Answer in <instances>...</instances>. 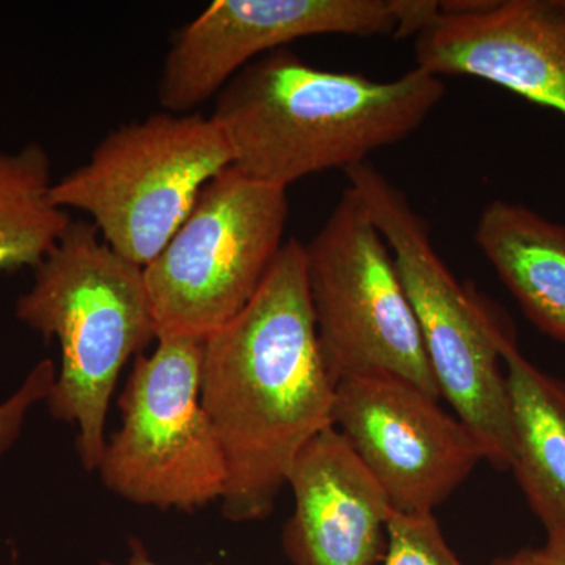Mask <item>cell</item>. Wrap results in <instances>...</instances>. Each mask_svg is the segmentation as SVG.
<instances>
[{
  "mask_svg": "<svg viewBox=\"0 0 565 565\" xmlns=\"http://www.w3.org/2000/svg\"><path fill=\"white\" fill-rule=\"evenodd\" d=\"M334 393L303 244L289 239L247 307L203 343L200 399L225 456V519L273 514L297 457L333 426Z\"/></svg>",
  "mask_w": 565,
  "mask_h": 565,
  "instance_id": "obj_1",
  "label": "cell"
},
{
  "mask_svg": "<svg viewBox=\"0 0 565 565\" xmlns=\"http://www.w3.org/2000/svg\"><path fill=\"white\" fill-rule=\"evenodd\" d=\"M440 77L415 68L393 81L319 68L288 47L236 74L215 96L241 172L288 189L310 174L348 170L412 136L444 99Z\"/></svg>",
  "mask_w": 565,
  "mask_h": 565,
  "instance_id": "obj_2",
  "label": "cell"
},
{
  "mask_svg": "<svg viewBox=\"0 0 565 565\" xmlns=\"http://www.w3.org/2000/svg\"><path fill=\"white\" fill-rule=\"evenodd\" d=\"M14 311L61 345V371L44 404L52 418L79 429L82 465L98 470L122 367L158 340L143 267L111 250L92 222H71Z\"/></svg>",
  "mask_w": 565,
  "mask_h": 565,
  "instance_id": "obj_3",
  "label": "cell"
},
{
  "mask_svg": "<svg viewBox=\"0 0 565 565\" xmlns=\"http://www.w3.org/2000/svg\"><path fill=\"white\" fill-rule=\"evenodd\" d=\"M396 263L440 397L498 470L512 462V405L501 345L514 337L489 302L456 280L435 252L427 222L370 162L345 170Z\"/></svg>",
  "mask_w": 565,
  "mask_h": 565,
  "instance_id": "obj_4",
  "label": "cell"
},
{
  "mask_svg": "<svg viewBox=\"0 0 565 565\" xmlns=\"http://www.w3.org/2000/svg\"><path fill=\"white\" fill-rule=\"evenodd\" d=\"M232 166L212 117L161 111L107 134L84 166L54 182L52 200L88 214L111 250L145 269Z\"/></svg>",
  "mask_w": 565,
  "mask_h": 565,
  "instance_id": "obj_5",
  "label": "cell"
},
{
  "mask_svg": "<svg viewBox=\"0 0 565 565\" xmlns=\"http://www.w3.org/2000/svg\"><path fill=\"white\" fill-rule=\"evenodd\" d=\"M288 189L232 166L143 269L159 337L206 340L247 307L282 247Z\"/></svg>",
  "mask_w": 565,
  "mask_h": 565,
  "instance_id": "obj_6",
  "label": "cell"
},
{
  "mask_svg": "<svg viewBox=\"0 0 565 565\" xmlns=\"http://www.w3.org/2000/svg\"><path fill=\"white\" fill-rule=\"evenodd\" d=\"M303 252L319 344L334 384L393 375L440 399L392 250L352 185Z\"/></svg>",
  "mask_w": 565,
  "mask_h": 565,
  "instance_id": "obj_7",
  "label": "cell"
},
{
  "mask_svg": "<svg viewBox=\"0 0 565 565\" xmlns=\"http://www.w3.org/2000/svg\"><path fill=\"white\" fill-rule=\"evenodd\" d=\"M203 343L159 337L150 355L134 360L120 429L96 470L129 503L192 512L225 493V456L200 399Z\"/></svg>",
  "mask_w": 565,
  "mask_h": 565,
  "instance_id": "obj_8",
  "label": "cell"
},
{
  "mask_svg": "<svg viewBox=\"0 0 565 565\" xmlns=\"http://www.w3.org/2000/svg\"><path fill=\"white\" fill-rule=\"evenodd\" d=\"M333 426L404 514L434 512L486 460L471 430L437 397L393 375L341 381Z\"/></svg>",
  "mask_w": 565,
  "mask_h": 565,
  "instance_id": "obj_9",
  "label": "cell"
},
{
  "mask_svg": "<svg viewBox=\"0 0 565 565\" xmlns=\"http://www.w3.org/2000/svg\"><path fill=\"white\" fill-rule=\"evenodd\" d=\"M392 0H215L174 36L158 98L170 114H192L245 66L316 35L390 36Z\"/></svg>",
  "mask_w": 565,
  "mask_h": 565,
  "instance_id": "obj_10",
  "label": "cell"
},
{
  "mask_svg": "<svg viewBox=\"0 0 565 565\" xmlns=\"http://www.w3.org/2000/svg\"><path fill=\"white\" fill-rule=\"evenodd\" d=\"M416 68L508 88L565 117V0H493L444 14L415 36Z\"/></svg>",
  "mask_w": 565,
  "mask_h": 565,
  "instance_id": "obj_11",
  "label": "cell"
},
{
  "mask_svg": "<svg viewBox=\"0 0 565 565\" xmlns=\"http://www.w3.org/2000/svg\"><path fill=\"white\" fill-rule=\"evenodd\" d=\"M288 486L282 548L292 565H381L393 508L337 427L305 446Z\"/></svg>",
  "mask_w": 565,
  "mask_h": 565,
  "instance_id": "obj_12",
  "label": "cell"
},
{
  "mask_svg": "<svg viewBox=\"0 0 565 565\" xmlns=\"http://www.w3.org/2000/svg\"><path fill=\"white\" fill-rule=\"evenodd\" d=\"M512 405V462L520 489L542 523L546 544L565 556V384L516 348L501 345Z\"/></svg>",
  "mask_w": 565,
  "mask_h": 565,
  "instance_id": "obj_13",
  "label": "cell"
},
{
  "mask_svg": "<svg viewBox=\"0 0 565 565\" xmlns=\"http://www.w3.org/2000/svg\"><path fill=\"white\" fill-rule=\"evenodd\" d=\"M475 239L526 318L565 343V226L494 200L479 215Z\"/></svg>",
  "mask_w": 565,
  "mask_h": 565,
  "instance_id": "obj_14",
  "label": "cell"
},
{
  "mask_svg": "<svg viewBox=\"0 0 565 565\" xmlns=\"http://www.w3.org/2000/svg\"><path fill=\"white\" fill-rule=\"evenodd\" d=\"M54 182L39 141L0 150V274L35 269L73 222L52 200Z\"/></svg>",
  "mask_w": 565,
  "mask_h": 565,
  "instance_id": "obj_15",
  "label": "cell"
},
{
  "mask_svg": "<svg viewBox=\"0 0 565 565\" xmlns=\"http://www.w3.org/2000/svg\"><path fill=\"white\" fill-rule=\"evenodd\" d=\"M381 565H465L446 542L434 512L393 511L386 523V552Z\"/></svg>",
  "mask_w": 565,
  "mask_h": 565,
  "instance_id": "obj_16",
  "label": "cell"
},
{
  "mask_svg": "<svg viewBox=\"0 0 565 565\" xmlns=\"http://www.w3.org/2000/svg\"><path fill=\"white\" fill-rule=\"evenodd\" d=\"M57 379V367L52 360L46 359L33 366L28 377L0 403V459L13 448L21 437L25 419L36 404L46 403L52 386Z\"/></svg>",
  "mask_w": 565,
  "mask_h": 565,
  "instance_id": "obj_17",
  "label": "cell"
},
{
  "mask_svg": "<svg viewBox=\"0 0 565 565\" xmlns=\"http://www.w3.org/2000/svg\"><path fill=\"white\" fill-rule=\"evenodd\" d=\"M397 28L394 39H407L422 33L440 14L438 0H392Z\"/></svg>",
  "mask_w": 565,
  "mask_h": 565,
  "instance_id": "obj_18",
  "label": "cell"
},
{
  "mask_svg": "<svg viewBox=\"0 0 565 565\" xmlns=\"http://www.w3.org/2000/svg\"><path fill=\"white\" fill-rule=\"evenodd\" d=\"M492 565H565V556L544 545L542 548L520 550L514 555L500 557Z\"/></svg>",
  "mask_w": 565,
  "mask_h": 565,
  "instance_id": "obj_19",
  "label": "cell"
},
{
  "mask_svg": "<svg viewBox=\"0 0 565 565\" xmlns=\"http://www.w3.org/2000/svg\"><path fill=\"white\" fill-rule=\"evenodd\" d=\"M129 548H131V556L126 563H111V561H102L99 565H162L156 563L152 559L150 552H148L147 546L143 545V542L140 539L132 537L129 541Z\"/></svg>",
  "mask_w": 565,
  "mask_h": 565,
  "instance_id": "obj_20",
  "label": "cell"
}]
</instances>
